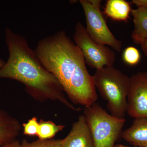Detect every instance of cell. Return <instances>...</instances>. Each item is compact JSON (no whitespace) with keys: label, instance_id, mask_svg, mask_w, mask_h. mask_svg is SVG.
<instances>
[{"label":"cell","instance_id":"e0dca14e","mask_svg":"<svg viewBox=\"0 0 147 147\" xmlns=\"http://www.w3.org/2000/svg\"><path fill=\"white\" fill-rule=\"evenodd\" d=\"M131 3L138 7L147 9V0H133Z\"/></svg>","mask_w":147,"mask_h":147},{"label":"cell","instance_id":"44dd1931","mask_svg":"<svg viewBox=\"0 0 147 147\" xmlns=\"http://www.w3.org/2000/svg\"><path fill=\"white\" fill-rule=\"evenodd\" d=\"M6 63V62L3 60L0 59V69L2 68L3 66L5 65Z\"/></svg>","mask_w":147,"mask_h":147},{"label":"cell","instance_id":"7c38bea8","mask_svg":"<svg viewBox=\"0 0 147 147\" xmlns=\"http://www.w3.org/2000/svg\"><path fill=\"white\" fill-rule=\"evenodd\" d=\"M131 10L130 3L125 0H108L104 12L114 20L126 22Z\"/></svg>","mask_w":147,"mask_h":147},{"label":"cell","instance_id":"4fadbf2b","mask_svg":"<svg viewBox=\"0 0 147 147\" xmlns=\"http://www.w3.org/2000/svg\"><path fill=\"white\" fill-rule=\"evenodd\" d=\"M39 123L37 136L41 140L51 139L57 133L62 131L65 126L63 125H57L51 121L40 119Z\"/></svg>","mask_w":147,"mask_h":147},{"label":"cell","instance_id":"5b68a950","mask_svg":"<svg viewBox=\"0 0 147 147\" xmlns=\"http://www.w3.org/2000/svg\"><path fill=\"white\" fill-rule=\"evenodd\" d=\"M73 39L82 52L86 63L90 67L97 70L115 64L116 55L114 51L93 40L81 22H77L75 26Z\"/></svg>","mask_w":147,"mask_h":147},{"label":"cell","instance_id":"7402d4cb","mask_svg":"<svg viewBox=\"0 0 147 147\" xmlns=\"http://www.w3.org/2000/svg\"><path fill=\"white\" fill-rule=\"evenodd\" d=\"M114 147H137V146L130 147V146H125V145L120 144H118L115 145V146H114Z\"/></svg>","mask_w":147,"mask_h":147},{"label":"cell","instance_id":"2e32d148","mask_svg":"<svg viewBox=\"0 0 147 147\" xmlns=\"http://www.w3.org/2000/svg\"><path fill=\"white\" fill-rule=\"evenodd\" d=\"M22 126L25 135L30 136L37 135L39 123L36 117H33L30 119L27 123H23Z\"/></svg>","mask_w":147,"mask_h":147},{"label":"cell","instance_id":"ba28073f","mask_svg":"<svg viewBox=\"0 0 147 147\" xmlns=\"http://www.w3.org/2000/svg\"><path fill=\"white\" fill-rule=\"evenodd\" d=\"M61 142L62 147H94L90 129L84 115L74 123L71 130Z\"/></svg>","mask_w":147,"mask_h":147},{"label":"cell","instance_id":"277c9868","mask_svg":"<svg viewBox=\"0 0 147 147\" xmlns=\"http://www.w3.org/2000/svg\"><path fill=\"white\" fill-rule=\"evenodd\" d=\"M83 115L90 129L94 147H114L121 136L125 119L108 114L96 102L85 107Z\"/></svg>","mask_w":147,"mask_h":147},{"label":"cell","instance_id":"52a82bcc","mask_svg":"<svg viewBox=\"0 0 147 147\" xmlns=\"http://www.w3.org/2000/svg\"><path fill=\"white\" fill-rule=\"evenodd\" d=\"M127 113L131 117L147 118V72H139L130 77Z\"/></svg>","mask_w":147,"mask_h":147},{"label":"cell","instance_id":"d6986e66","mask_svg":"<svg viewBox=\"0 0 147 147\" xmlns=\"http://www.w3.org/2000/svg\"><path fill=\"white\" fill-rule=\"evenodd\" d=\"M88 1L93 5L100 8V5H100L101 1H100V0H88Z\"/></svg>","mask_w":147,"mask_h":147},{"label":"cell","instance_id":"6da1fadb","mask_svg":"<svg viewBox=\"0 0 147 147\" xmlns=\"http://www.w3.org/2000/svg\"><path fill=\"white\" fill-rule=\"evenodd\" d=\"M34 51L72 103L86 107L96 102L93 76L87 69L81 50L65 31L40 40Z\"/></svg>","mask_w":147,"mask_h":147},{"label":"cell","instance_id":"3957f363","mask_svg":"<svg viewBox=\"0 0 147 147\" xmlns=\"http://www.w3.org/2000/svg\"><path fill=\"white\" fill-rule=\"evenodd\" d=\"M92 76L95 86L107 101L110 115L124 119L127 111L130 77L113 66L97 69Z\"/></svg>","mask_w":147,"mask_h":147},{"label":"cell","instance_id":"9c48e42d","mask_svg":"<svg viewBox=\"0 0 147 147\" xmlns=\"http://www.w3.org/2000/svg\"><path fill=\"white\" fill-rule=\"evenodd\" d=\"M121 137L134 146L147 147V118L134 119L131 126L122 131Z\"/></svg>","mask_w":147,"mask_h":147},{"label":"cell","instance_id":"30bf717a","mask_svg":"<svg viewBox=\"0 0 147 147\" xmlns=\"http://www.w3.org/2000/svg\"><path fill=\"white\" fill-rule=\"evenodd\" d=\"M21 129L17 119L0 109V146L16 140Z\"/></svg>","mask_w":147,"mask_h":147},{"label":"cell","instance_id":"8992f818","mask_svg":"<svg viewBox=\"0 0 147 147\" xmlns=\"http://www.w3.org/2000/svg\"><path fill=\"white\" fill-rule=\"evenodd\" d=\"M86 18V30L95 42L102 45H108L117 51L120 52L121 41L117 39L110 31L100 8L93 5L88 0H80Z\"/></svg>","mask_w":147,"mask_h":147},{"label":"cell","instance_id":"ffe728a7","mask_svg":"<svg viewBox=\"0 0 147 147\" xmlns=\"http://www.w3.org/2000/svg\"><path fill=\"white\" fill-rule=\"evenodd\" d=\"M142 49L145 55H147V39L141 45Z\"/></svg>","mask_w":147,"mask_h":147},{"label":"cell","instance_id":"9a60e30c","mask_svg":"<svg viewBox=\"0 0 147 147\" xmlns=\"http://www.w3.org/2000/svg\"><path fill=\"white\" fill-rule=\"evenodd\" d=\"M22 147H62L61 139H47L29 142L26 139H24L21 143Z\"/></svg>","mask_w":147,"mask_h":147},{"label":"cell","instance_id":"ac0fdd59","mask_svg":"<svg viewBox=\"0 0 147 147\" xmlns=\"http://www.w3.org/2000/svg\"><path fill=\"white\" fill-rule=\"evenodd\" d=\"M0 147H22V146L20 141L16 139L13 142L0 146Z\"/></svg>","mask_w":147,"mask_h":147},{"label":"cell","instance_id":"5bb4252c","mask_svg":"<svg viewBox=\"0 0 147 147\" xmlns=\"http://www.w3.org/2000/svg\"><path fill=\"white\" fill-rule=\"evenodd\" d=\"M141 59V54L139 50L133 46L126 47L123 53V60L129 65H137L139 63Z\"/></svg>","mask_w":147,"mask_h":147},{"label":"cell","instance_id":"7a4b0ae2","mask_svg":"<svg viewBox=\"0 0 147 147\" xmlns=\"http://www.w3.org/2000/svg\"><path fill=\"white\" fill-rule=\"evenodd\" d=\"M5 34L9 57L0 69V79L21 82L35 100L59 101L71 110L79 111L66 98L57 79L44 67L26 38L9 28H6Z\"/></svg>","mask_w":147,"mask_h":147},{"label":"cell","instance_id":"8fae6325","mask_svg":"<svg viewBox=\"0 0 147 147\" xmlns=\"http://www.w3.org/2000/svg\"><path fill=\"white\" fill-rule=\"evenodd\" d=\"M131 13L134 25L131 38L134 43L141 45L147 39V9L138 7L131 9Z\"/></svg>","mask_w":147,"mask_h":147}]
</instances>
